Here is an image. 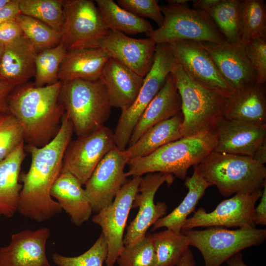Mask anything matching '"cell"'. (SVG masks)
<instances>
[{"label":"cell","instance_id":"obj_1","mask_svg":"<svg viewBox=\"0 0 266 266\" xmlns=\"http://www.w3.org/2000/svg\"><path fill=\"white\" fill-rule=\"evenodd\" d=\"M73 132L72 123L65 113L58 133L50 142L41 147H25L31 155V163L28 171L19 177L23 184L18 212L23 216L41 222L62 212L50 191L62 171Z\"/></svg>","mask_w":266,"mask_h":266},{"label":"cell","instance_id":"obj_2","mask_svg":"<svg viewBox=\"0 0 266 266\" xmlns=\"http://www.w3.org/2000/svg\"><path fill=\"white\" fill-rule=\"evenodd\" d=\"M62 85L60 81L41 87L27 82L10 94L9 112L21 126L27 145L42 147L58 133L65 113L60 100Z\"/></svg>","mask_w":266,"mask_h":266},{"label":"cell","instance_id":"obj_3","mask_svg":"<svg viewBox=\"0 0 266 266\" xmlns=\"http://www.w3.org/2000/svg\"><path fill=\"white\" fill-rule=\"evenodd\" d=\"M217 142L216 128L183 136L147 156L130 160L126 175L141 177L149 173L160 172L185 180L188 169L199 165L214 151Z\"/></svg>","mask_w":266,"mask_h":266},{"label":"cell","instance_id":"obj_4","mask_svg":"<svg viewBox=\"0 0 266 266\" xmlns=\"http://www.w3.org/2000/svg\"><path fill=\"white\" fill-rule=\"evenodd\" d=\"M197 166L211 186L226 197L252 194L266 184V168L251 157L213 151Z\"/></svg>","mask_w":266,"mask_h":266},{"label":"cell","instance_id":"obj_5","mask_svg":"<svg viewBox=\"0 0 266 266\" xmlns=\"http://www.w3.org/2000/svg\"><path fill=\"white\" fill-rule=\"evenodd\" d=\"M62 83L60 100L77 136L104 127L112 107L101 80L76 79Z\"/></svg>","mask_w":266,"mask_h":266},{"label":"cell","instance_id":"obj_6","mask_svg":"<svg viewBox=\"0 0 266 266\" xmlns=\"http://www.w3.org/2000/svg\"><path fill=\"white\" fill-rule=\"evenodd\" d=\"M171 73L181 100L182 136L216 128L227 98L195 81L177 63Z\"/></svg>","mask_w":266,"mask_h":266},{"label":"cell","instance_id":"obj_7","mask_svg":"<svg viewBox=\"0 0 266 266\" xmlns=\"http://www.w3.org/2000/svg\"><path fill=\"white\" fill-rule=\"evenodd\" d=\"M163 25L147 34L156 44L191 40L222 43L226 41L216 25L204 11L191 8L188 3L162 5Z\"/></svg>","mask_w":266,"mask_h":266},{"label":"cell","instance_id":"obj_8","mask_svg":"<svg viewBox=\"0 0 266 266\" xmlns=\"http://www.w3.org/2000/svg\"><path fill=\"white\" fill-rule=\"evenodd\" d=\"M181 232L187 236L190 246L200 251L204 266H220L242 250L260 245L266 239V229L255 227L229 230L211 227Z\"/></svg>","mask_w":266,"mask_h":266},{"label":"cell","instance_id":"obj_9","mask_svg":"<svg viewBox=\"0 0 266 266\" xmlns=\"http://www.w3.org/2000/svg\"><path fill=\"white\" fill-rule=\"evenodd\" d=\"M176 62L166 44H156L153 62L131 106L122 110L114 132L115 146L125 150L132 132L145 110L163 86Z\"/></svg>","mask_w":266,"mask_h":266},{"label":"cell","instance_id":"obj_10","mask_svg":"<svg viewBox=\"0 0 266 266\" xmlns=\"http://www.w3.org/2000/svg\"><path fill=\"white\" fill-rule=\"evenodd\" d=\"M61 43L67 51L97 48L109 30L98 6L91 0H65Z\"/></svg>","mask_w":266,"mask_h":266},{"label":"cell","instance_id":"obj_11","mask_svg":"<svg viewBox=\"0 0 266 266\" xmlns=\"http://www.w3.org/2000/svg\"><path fill=\"white\" fill-rule=\"evenodd\" d=\"M140 179L141 177H133L127 181L112 202L92 217V222L101 228L107 243L106 266H115L124 246V231Z\"/></svg>","mask_w":266,"mask_h":266},{"label":"cell","instance_id":"obj_12","mask_svg":"<svg viewBox=\"0 0 266 266\" xmlns=\"http://www.w3.org/2000/svg\"><path fill=\"white\" fill-rule=\"evenodd\" d=\"M174 177L160 172L149 173L141 176L138 193L132 208L138 207L135 218L130 222L124 237V245H133L143 239L147 230L159 219L166 215L167 206L165 202H154L155 195L164 183L171 185Z\"/></svg>","mask_w":266,"mask_h":266},{"label":"cell","instance_id":"obj_13","mask_svg":"<svg viewBox=\"0 0 266 266\" xmlns=\"http://www.w3.org/2000/svg\"><path fill=\"white\" fill-rule=\"evenodd\" d=\"M115 146L114 133L105 126L78 137L65 152L61 172L70 173L85 185L100 161Z\"/></svg>","mask_w":266,"mask_h":266},{"label":"cell","instance_id":"obj_14","mask_svg":"<svg viewBox=\"0 0 266 266\" xmlns=\"http://www.w3.org/2000/svg\"><path fill=\"white\" fill-rule=\"evenodd\" d=\"M262 194L261 190L252 194H236L223 200L211 212L200 208L192 217L187 218L182 230L205 227L246 228L255 227L254 208Z\"/></svg>","mask_w":266,"mask_h":266},{"label":"cell","instance_id":"obj_15","mask_svg":"<svg viewBox=\"0 0 266 266\" xmlns=\"http://www.w3.org/2000/svg\"><path fill=\"white\" fill-rule=\"evenodd\" d=\"M130 160L126 150L114 147L102 158L85 184L93 212L110 205L127 182L124 169Z\"/></svg>","mask_w":266,"mask_h":266},{"label":"cell","instance_id":"obj_16","mask_svg":"<svg viewBox=\"0 0 266 266\" xmlns=\"http://www.w3.org/2000/svg\"><path fill=\"white\" fill-rule=\"evenodd\" d=\"M176 63L193 79L226 98L233 92L200 42L181 40L168 44Z\"/></svg>","mask_w":266,"mask_h":266},{"label":"cell","instance_id":"obj_17","mask_svg":"<svg viewBox=\"0 0 266 266\" xmlns=\"http://www.w3.org/2000/svg\"><path fill=\"white\" fill-rule=\"evenodd\" d=\"M156 44L149 37L134 38L122 33L109 30L97 48L144 77L152 65Z\"/></svg>","mask_w":266,"mask_h":266},{"label":"cell","instance_id":"obj_18","mask_svg":"<svg viewBox=\"0 0 266 266\" xmlns=\"http://www.w3.org/2000/svg\"><path fill=\"white\" fill-rule=\"evenodd\" d=\"M215 63L219 72L234 91L257 82V75L240 41L222 43L200 42Z\"/></svg>","mask_w":266,"mask_h":266},{"label":"cell","instance_id":"obj_19","mask_svg":"<svg viewBox=\"0 0 266 266\" xmlns=\"http://www.w3.org/2000/svg\"><path fill=\"white\" fill-rule=\"evenodd\" d=\"M50 235L46 227L13 234L10 243L0 247V266H51L46 253Z\"/></svg>","mask_w":266,"mask_h":266},{"label":"cell","instance_id":"obj_20","mask_svg":"<svg viewBox=\"0 0 266 266\" xmlns=\"http://www.w3.org/2000/svg\"><path fill=\"white\" fill-rule=\"evenodd\" d=\"M215 151L252 157L266 141V125L228 120L223 118L216 127Z\"/></svg>","mask_w":266,"mask_h":266},{"label":"cell","instance_id":"obj_21","mask_svg":"<svg viewBox=\"0 0 266 266\" xmlns=\"http://www.w3.org/2000/svg\"><path fill=\"white\" fill-rule=\"evenodd\" d=\"M100 79L105 87L111 107L123 110L131 106L135 100L144 77L120 61L110 58L103 68Z\"/></svg>","mask_w":266,"mask_h":266},{"label":"cell","instance_id":"obj_22","mask_svg":"<svg viewBox=\"0 0 266 266\" xmlns=\"http://www.w3.org/2000/svg\"><path fill=\"white\" fill-rule=\"evenodd\" d=\"M38 51L23 34L5 44L0 61V79L15 86L25 84L35 72V60Z\"/></svg>","mask_w":266,"mask_h":266},{"label":"cell","instance_id":"obj_23","mask_svg":"<svg viewBox=\"0 0 266 266\" xmlns=\"http://www.w3.org/2000/svg\"><path fill=\"white\" fill-rule=\"evenodd\" d=\"M224 118L258 125H266L265 84L250 83L235 90L227 98Z\"/></svg>","mask_w":266,"mask_h":266},{"label":"cell","instance_id":"obj_24","mask_svg":"<svg viewBox=\"0 0 266 266\" xmlns=\"http://www.w3.org/2000/svg\"><path fill=\"white\" fill-rule=\"evenodd\" d=\"M181 111V98L170 73L134 128L129 141V146L133 144L149 128L172 117Z\"/></svg>","mask_w":266,"mask_h":266},{"label":"cell","instance_id":"obj_25","mask_svg":"<svg viewBox=\"0 0 266 266\" xmlns=\"http://www.w3.org/2000/svg\"><path fill=\"white\" fill-rule=\"evenodd\" d=\"M50 195L74 225H82L90 218L93 210L85 190L70 173L61 172L51 189Z\"/></svg>","mask_w":266,"mask_h":266},{"label":"cell","instance_id":"obj_26","mask_svg":"<svg viewBox=\"0 0 266 266\" xmlns=\"http://www.w3.org/2000/svg\"><path fill=\"white\" fill-rule=\"evenodd\" d=\"M109 58L106 52L100 48L67 51L60 66L58 79L62 82L100 79Z\"/></svg>","mask_w":266,"mask_h":266},{"label":"cell","instance_id":"obj_27","mask_svg":"<svg viewBox=\"0 0 266 266\" xmlns=\"http://www.w3.org/2000/svg\"><path fill=\"white\" fill-rule=\"evenodd\" d=\"M24 143L0 161V217L10 218L18 211L22 188L19 177L26 155Z\"/></svg>","mask_w":266,"mask_h":266},{"label":"cell","instance_id":"obj_28","mask_svg":"<svg viewBox=\"0 0 266 266\" xmlns=\"http://www.w3.org/2000/svg\"><path fill=\"white\" fill-rule=\"evenodd\" d=\"M181 111L147 130L132 145L125 150L130 160L141 158L153 153L161 147L182 136Z\"/></svg>","mask_w":266,"mask_h":266},{"label":"cell","instance_id":"obj_29","mask_svg":"<svg viewBox=\"0 0 266 266\" xmlns=\"http://www.w3.org/2000/svg\"><path fill=\"white\" fill-rule=\"evenodd\" d=\"M185 186L188 192L181 202L170 213L159 219L152 227V230L165 227L177 232L182 231L187 217L195 211L196 205L211 185L200 173L197 166L191 177L185 179Z\"/></svg>","mask_w":266,"mask_h":266},{"label":"cell","instance_id":"obj_30","mask_svg":"<svg viewBox=\"0 0 266 266\" xmlns=\"http://www.w3.org/2000/svg\"><path fill=\"white\" fill-rule=\"evenodd\" d=\"M96 2L109 30L133 35L147 34L153 30L147 20L123 8L113 0H96Z\"/></svg>","mask_w":266,"mask_h":266},{"label":"cell","instance_id":"obj_31","mask_svg":"<svg viewBox=\"0 0 266 266\" xmlns=\"http://www.w3.org/2000/svg\"><path fill=\"white\" fill-rule=\"evenodd\" d=\"M242 6L240 0H219L204 11L213 21L226 40L230 43L241 41Z\"/></svg>","mask_w":266,"mask_h":266},{"label":"cell","instance_id":"obj_32","mask_svg":"<svg viewBox=\"0 0 266 266\" xmlns=\"http://www.w3.org/2000/svg\"><path fill=\"white\" fill-rule=\"evenodd\" d=\"M156 254L157 266H176L190 242L181 231L166 229L151 233Z\"/></svg>","mask_w":266,"mask_h":266},{"label":"cell","instance_id":"obj_33","mask_svg":"<svg viewBox=\"0 0 266 266\" xmlns=\"http://www.w3.org/2000/svg\"><path fill=\"white\" fill-rule=\"evenodd\" d=\"M63 0H19L20 13L37 19L60 33L64 20Z\"/></svg>","mask_w":266,"mask_h":266},{"label":"cell","instance_id":"obj_34","mask_svg":"<svg viewBox=\"0 0 266 266\" xmlns=\"http://www.w3.org/2000/svg\"><path fill=\"white\" fill-rule=\"evenodd\" d=\"M242 34L241 41L266 37V11L263 0H242Z\"/></svg>","mask_w":266,"mask_h":266},{"label":"cell","instance_id":"obj_35","mask_svg":"<svg viewBox=\"0 0 266 266\" xmlns=\"http://www.w3.org/2000/svg\"><path fill=\"white\" fill-rule=\"evenodd\" d=\"M67 50L62 43L38 52L35 60V80L36 87L51 85L59 81L60 66Z\"/></svg>","mask_w":266,"mask_h":266},{"label":"cell","instance_id":"obj_36","mask_svg":"<svg viewBox=\"0 0 266 266\" xmlns=\"http://www.w3.org/2000/svg\"><path fill=\"white\" fill-rule=\"evenodd\" d=\"M15 21L38 52L61 43V33L34 18L20 14Z\"/></svg>","mask_w":266,"mask_h":266},{"label":"cell","instance_id":"obj_37","mask_svg":"<svg viewBox=\"0 0 266 266\" xmlns=\"http://www.w3.org/2000/svg\"><path fill=\"white\" fill-rule=\"evenodd\" d=\"M118 266H157L151 233H147L141 241L124 245L116 262Z\"/></svg>","mask_w":266,"mask_h":266},{"label":"cell","instance_id":"obj_38","mask_svg":"<svg viewBox=\"0 0 266 266\" xmlns=\"http://www.w3.org/2000/svg\"><path fill=\"white\" fill-rule=\"evenodd\" d=\"M108 254L105 238L101 233L94 244L82 254L75 257L53 254V262L58 266H103Z\"/></svg>","mask_w":266,"mask_h":266},{"label":"cell","instance_id":"obj_39","mask_svg":"<svg viewBox=\"0 0 266 266\" xmlns=\"http://www.w3.org/2000/svg\"><path fill=\"white\" fill-rule=\"evenodd\" d=\"M24 141L21 126L10 113H0V161Z\"/></svg>","mask_w":266,"mask_h":266},{"label":"cell","instance_id":"obj_40","mask_svg":"<svg viewBox=\"0 0 266 266\" xmlns=\"http://www.w3.org/2000/svg\"><path fill=\"white\" fill-rule=\"evenodd\" d=\"M117 4L134 15L145 19L149 18L160 27L164 17L157 0H118Z\"/></svg>","mask_w":266,"mask_h":266},{"label":"cell","instance_id":"obj_41","mask_svg":"<svg viewBox=\"0 0 266 266\" xmlns=\"http://www.w3.org/2000/svg\"><path fill=\"white\" fill-rule=\"evenodd\" d=\"M248 59L257 75V82L266 81V37L251 40L244 44Z\"/></svg>","mask_w":266,"mask_h":266},{"label":"cell","instance_id":"obj_42","mask_svg":"<svg viewBox=\"0 0 266 266\" xmlns=\"http://www.w3.org/2000/svg\"><path fill=\"white\" fill-rule=\"evenodd\" d=\"M23 34L21 28L15 21L0 24V42L4 44L16 40Z\"/></svg>","mask_w":266,"mask_h":266},{"label":"cell","instance_id":"obj_43","mask_svg":"<svg viewBox=\"0 0 266 266\" xmlns=\"http://www.w3.org/2000/svg\"><path fill=\"white\" fill-rule=\"evenodd\" d=\"M20 14L19 0H10L0 8V24L15 21Z\"/></svg>","mask_w":266,"mask_h":266},{"label":"cell","instance_id":"obj_44","mask_svg":"<svg viewBox=\"0 0 266 266\" xmlns=\"http://www.w3.org/2000/svg\"><path fill=\"white\" fill-rule=\"evenodd\" d=\"M259 204L254 208V221L256 225H266V184L261 197Z\"/></svg>","mask_w":266,"mask_h":266},{"label":"cell","instance_id":"obj_45","mask_svg":"<svg viewBox=\"0 0 266 266\" xmlns=\"http://www.w3.org/2000/svg\"><path fill=\"white\" fill-rule=\"evenodd\" d=\"M15 87L13 85L0 81V113H9L8 98Z\"/></svg>","mask_w":266,"mask_h":266},{"label":"cell","instance_id":"obj_46","mask_svg":"<svg viewBox=\"0 0 266 266\" xmlns=\"http://www.w3.org/2000/svg\"><path fill=\"white\" fill-rule=\"evenodd\" d=\"M176 266H196L194 255L190 248L185 252Z\"/></svg>","mask_w":266,"mask_h":266},{"label":"cell","instance_id":"obj_47","mask_svg":"<svg viewBox=\"0 0 266 266\" xmlns=\"http://www.w3.org/2000/svg\"><path fill=\"white\" fill-rule=\"evenodd\" d=\"M251 158L258 163L265 165L266 163V141L256 151Z\"/></svg>","mask_w":266,"mask_h":266},{"label":"cell","instance_id":"obj_48","mask_svg":"<svg viewBox=\"0 0 266 266\" xmlns=\"http://www.w3.org/2000/svg\"><path fill=\"white\" fill-rule=\"evenodd\" d=\"M219 0H193V8L205 11L215 5Z\"/></svg>","mask_w":266,"mask_h":266},{"label":"cell","instance_id":"obj_49","mask_svg":"<svg viewBox=\"0 0 266 266\" xmlns=\"http://www.w3.org/2000/svg\"><path fill=\"white\" fill-rule=\"evenodd\" d=\"M226 262L228 266H248L243 262L242 255L240 252L235 254Z\"/></svg>","mask_w":266,"mask_h":266},{"label":"cell","instance_id":"obj_50","mask_svg":"<svg viewBox=\"0 0 266 266\" xmlns=\"http://www.w3.org/2000/svg\"><path fill=\"white\" fill-rule=\"evenodd\" d=\"M168 3H173L176 4H184L188 3L190 0H166Z\"/></svg>","mask_w":266,"mask_h":266},{"label":"cell","instance_id":"obj_51","mask_svg":"<svg viewBox=\"0 0 266 266\" xmlns=\"http://www.w3.org/2000/svg\"><path fill=\"white\" fill-rule=\"evenodd\" d=\"M4 44L0 42V61L4 51Z\"/></svg>","mask_w":266,"mask_h":266},{"label":"cell","instance_id":"obj_52","mask_svg":"<svg viewBox=\"0 0 266 266\" xmlns=\"http://www.w3.org/2000/svg\"><path fill=\"white\" fill-rule=\"evenodd\" d=\"M10 0H0V8L5 5Z\"/></svg>","mask_w":266,"mask_h":266},{"label":"cell","instance_id":"obj_53","mask_svg":"<svg viewBox=\"0 0 266 266\" xmlns=\"http://www.w3.org/2000/svg\"><path fill=\"white\" fill-rule=\"evenodd\" d=\"M0 81H1L0 79Z\"/></svg>","mask_w":266,"mask_h":266}]
</instances>
